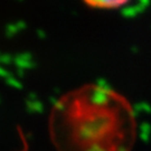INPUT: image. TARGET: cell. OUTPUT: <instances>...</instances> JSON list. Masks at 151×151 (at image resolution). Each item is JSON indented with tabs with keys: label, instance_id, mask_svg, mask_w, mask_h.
Masks as SVG:
<instances>
[{
	"label": "cell",
	"instance_id": "cell-2",
	"mask_svg": "<svg viewBox=\"0 0 151 151\" xmlns=\"http://www.w3.org/2000/svg\"><path fill=\"white\" fill-rule=\"evenodd\" d=\"M86 4L95 8L102 9H113L125 5L129 0H84Z\"/></svg>",
	"mask_w": 151,
	"mask_h": 151
},
{
	"label": "cell",
	"instance_id": "cell-1",
	"mask_svg": "<svg viewBox=\"0 0 151 151\" xmlns=\"http://www.w3.org/2000/svg\"><path fill=\"white\" fill-rule=\"evenodd\" d=\"M56 110L50 133L60 151H130L134 121L122 100L88 90Z\"/></svg>",
	"mask_w": 151,
	"mask_h": 151
}]
</instances>
